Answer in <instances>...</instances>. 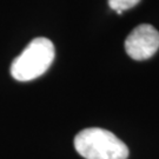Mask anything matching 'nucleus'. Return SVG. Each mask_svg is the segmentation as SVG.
Segmentation results:
<instances>
[{
	"mask_svg": "<svg viewBox=\"0 0 159 159\" xmlns=\"http://www.w3.org/2000/svg\"><path fill=\"white\" fill-rule=\"evenodd\" d=\"M74 148L85 159H127L129 148L112 132L99 127L80 131Z\"/></svg>",
	"mask_w": 159,
	"mask_h": 159,
	"instance_id": "obj_1",
	"label": "nucleus"
},
{
	"mask_svg": "<svg viewBox=\"0 0 159 159\" xmlns=\"http://www.w3.org/2000/svg\"><path fill=\"white\" fill-rule=\"evenodd\" d=\"M54 45L47 38H35L25 47L11 65L12 77L18 81H30L45 73L54 60Z\"/></svg>",
	"mask_w": 159,
	"mask_h": 159,
	"instance_id": "obj_2",
	"label": "nucleus"
},
{
	"mask_svg": "<svg viewBox=\"0 0 159 159\" xmlns=\"http://www.w3.org/2000/svg\"><path fill=\"white\" fill-rule=\"evenodd\" d=\"M159 48V32L153 26L143 24L137 26L125 40V51L134 60H145Z\"/></svg>",
	"mask_w": 159,
	"mask_h": 159,
	"instance_id": "obj_3",
	"label": "nucleus"
},
{
	"mask_svg": "<svg viewBox=\"0 0 159 159\" xmlns=\"http://www.w3.org/2000/svg\"><path fill=\"white\" fill-rule=\"evenodd\" d=\"M140 0H108V5L117 14H123V12L130 10Z\"/></svg>",
	"mask_w": 159,
	"mask_h": 159,
	"instance_id": "obj_4",
	"label": "nucleus"
}]
</instances>
